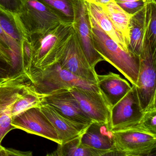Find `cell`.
Here are the masks:
<instances>
[{"label": "cell", "instance_id": "cell-3", "mask_svg": "<svg viewBox=\"0 0 156 156\" xmlns=\"http://www.w3.org/2000/svg\"><path fill=\"white\" fill-rule=\"evenodd\" d=\"M73 30V22L64 21L46 32L29 38L34 51L33 66L44 69L57 63Z\"/></svg>", "mask_w": 156, "mask_h": 156}, {"label": "cell", "instance_id": "cell-14", "mask_svg": "<svg viewBox=\"0 0 156 156\" xmlns=\"http://www.w3.org/2000/svg\"><path fill=\"white\" fill-rule=\"evenodd\" d=\"M38 108L54 128L61 144L83 134L91 124H83L71 120L48 104H42Z\"/></svg>", "mask_w": 156, "mask_h": 156}, {"label": "cell", "instance_id": "cell-6", "mask_svg": "<svg viewBox=\"0 0 156 156\" xmlns=\"http://www.w3.org/2000/svg\"><path fill=\"white\" fill-rule=\"evenodd\" d=\"M140 66L136 88L141 109L156 100V51L145 40L139 55Z\"/></svg>", "mask_w": 156, "mask_h": 156}, {"label": "cell", "instance_id": "cell-13", "mask_svg": "<svg viewBox=\"0 0 156 156\" xmlns=\"http://www.w3.org/2000/svg\"><path fill=\"white\" fill-rule=\"evenodd\" d=\"M43 104L52 106L62 115L76 122L86 124L93 122L82 112L69 88H61L45 94Z\"/></svg>", "mask_w": 156, "mask_h": 156}, {"label": "cell", "instance_id": "cell-32", "mask_svg": "<svg viewBox=\"0 0 156 156\" xmlns=\"http://www.w3.org/2000/svg\"><path fill=\"white\" fill-rule=\"evenodd\" d=\"M0 51L4 53L5 54H7L9 55L10 56L9 54V53L5 51H4V50L2 48V47H1V46H0Z\"/></svg>", "mask_w": 156, "mask_h": 156}, {"label": "cell", "instance_id": "cell-23", "mask_svg": "<svg viewBox=\"0 0 156 156\" xmlns=\"http://www.w3.org/2000/svg\"><path fill=\"white\" fill-rule=\"evenodd\" d=\"M0 46L9 54L15 72L22 70L21 47L15 41L8 36L0 26Z\"/></svg>", "mask_w": 156, "mask_h": 156}, {"label": "cell", "instance_id": "cell-5", "mask_svg": "<svg viewBox=\"0 0 156 156\" xmlns=\"http://www.w3.org/2000/svg\"><path fill=\"white\" fill-rule=\"evenodd\" d=\"M30 82L27 74L17 73L0 84V156L5 147L2 142L9 131L15 129L12 125V110L16 99Z\"/></svg>", "mask_w": 156, "mask_h": 156}, {"label": "cell", "instance_id": "cell-10", "mask_svg": "<svg viewBox=\"0 0 156 156\" xmlns=\"http://www.w3.org/2000/svg\"><path fill=\"white\" fill-rule=\"evenodd\" d=\"M133 85L126 94L110 108V128L112 131L130 128L136 126L143 114Z\"/></svg>", "mask_w": 156, "mask_h": 156}, {"label": "cell", "instance_id": "cell-21", "mask_svg": "<svg viewBox=\"0 0 156 156\" xmlns=\"http://www.w3.org/2000/svg\"><path fill=\"white\" fill-rule=\"evenodd\" d=\"M99 5L108 15L115 27L125 37L129 46L130 21L132 15L124 11L115 0L106 4Z\"/></svg>", "mask_w": 156, "mask_h": 156}, {"label": "cell", "instance_id": "cell-2", "mask_svg": "<svg viewBox=\"0 0 156 156\" xmlns=\"http://www.w3.org/2000/svg\"><path fill=\"white\" fill-rule=\"evenodd\" d=\"M32 84L37 91L47 94L61 88L74 87L99 90L97 83L84 80L56 63L44 69L32 67L27 73Z\"/></svg>", "mask_w": 156, "mask_h": 156}, {"label": "cell", "instance_id": "cell-7", "mask_svg": "<svg viewBox=\"0 0 156 156\" xmlns=\"http://www.w3.org/2000/svg\"><path fill=\"white\" fill-rule=\"evenodd\" d=\"M112 132L119 156H149L156 149V135L134 128Z\"/></svg>", "mask_w": 156, "mask_h": 156}, {"label": "cell", "instance_id": "cell-27", "mask_svg": "<svg viewBox=\"0 0 156 156\" xmlns=\"http://www.w3.org/2000/svg\"><path fill=\"white\" fill-rule=\"evenodd\" d=\"M21 55L22 69L27 73L32 67L34 56L32 44L29 38L24 39L21 44Z\"/></svg>", "mask_w": 156, "mask_h": 156}, {"label": "cell", "instance_id": "cell-29", "mask_svg": "<svg viewBox=\"0 0 156 156\" xmlns=\"http://www.w3.org/2000/svg\"><path fill=\"white\" fill-rule=\"evenodd\" d=\"M13 75L14 71L11 60L0 55V84Z\"/></svg>", "mask_w": 156, "mask_h": 156}, {"label": "cell", "instance_id": "cell-20", "mask_svg": "<svg viewBox=\"0 0 156 156\" xmlns=\"http://www.w3.org/2000/svg\"><path fill=\"white\" fill-rule=\"evenodd\" d=\"M45 95L38 92L30 81L23 88L20 95L16 99L12 106V119L28 109L39 107L43 104Z\"/></svg>", "mask_w": 156, "mask_h": 156}, {"label": "cell", "instance_id": "cell-17", "mask_svg": "<svg viewBox=\"0 0 156 156\" xmlns=\"http://www.w3.org/2000/svg\"><path fill=\"white\" fill-rule=\"evenodd\" d=\"M89 16L99 25L101 29L126 51H129L126 40L116 29L108 15L101 6L94 2L85 0Z\"/></svg>", "mask_w": 156, "mask_h": 156}, {"label": "cell", "instance_id": "cell-31", "mask_svg": "<svg viewBox=\"0 0 156 156\" xmlns=\"http://www.w3.org/2000/svg\"><path fill=\"white\" fill-rule=\"evenodd\" d=\"M89 1L94 2H95L97 4L104 5V4H106L109 3V2L112 1L113 0H89Z\"/></svg>", "mask_w": 156, "mask_h": 156}, {"label": "cell", "instance_id": "cell-19", "mask_svg": "<svg viewBox=\"0 0 156 156\" xmlns=\"http://www.w3.org/2000/svg\"><path fill=\"white\" fill-rule=\"evenodd\" d=\"M146 6L132 15L130 19L129 51L138 56L143 49L146 40Z\"/></svg>", "mask_w": 156, "mask_h": 156}, {"label": "cell", "instance_id": "cell-8", "mask_svg": "<svg viewBox=\"0 0 156 156\" xmlns=\"http://www.w3.org/2000/svg\"><path fill=\"white\" fill-rule=\"evenodd\" d=\"M57 63L76 76L97 83V74L88 62L73 27L70 37L58 56Z\"/></svg>", "mask_w": 156, "mask_h": 156}, {"label": "cell", "instance_id": "cell-22", "mask_svg": "<svg viewBox=\"0 0 156 156\" xmlns=\"http://www.w3.org/2000/svg\"><path fill=\"white\" fill-rule=\"evenodd\" d=\"M0 26L5 33L15 41L20 47L23 40L28 38L17 15L6 11L1 7Z\"/></svg>", "mask_w": 156, "mask_h": 156}, {"label": "cell", "instance_id": "cell-16", "mask_svg": "<svg viewBox=\"0 0 156 156\" xmlns=\"http://www.w3.org/2000/svg\"><path fill=\"white\" fill-rule=\"evenodd\" d=\"M98 87L110 108L121 100L131 89L129 83L119 75L110 72L107 74H97Z\"/></svg>", "mask_w": 156, "mask_h": 156}, {"label": "cell", "instance_id": "cell-11", "mask_svg": "<svg viewBox=\"0 0 156 156\" xmlns=\"http://www.w3.org/2000/svg\"><path fill=\"white\" fill-rule=\"evenodd\" d=\"M82 112L92 122L110 125V107L100 90L69 88Z\"/></svg>", "mask_w": 156, "mask_h": 156}, {"label": "cell", "instance_id": "cell-9", "mask_svg": "<svg viewBox=\"0 0 156 156\" xmlns=\"http://www.w3.org/2000/svg\"><path fill=\"white\" fill-rule=\"evenodd\" d=\"M74 17L73 27L81 48L92 68L104 59L95 49L89 13L85 0H72Z\"/></svg>", "mask_w": 156, "mask_h": 156}, {"label": "cell", "instance_id": "cell-28", "mask_svg": "<svg viewBox=\"0 0 156 156\" xmlns=\"http://www.w3.org/2000/svg\"><path fill=\"white\" fill-rule=\"evenodd\" d=\"M119 6L130 15H133L149 3H156V0H115Z\"/></svg>", "mask_w": 156, "mask_h": 156}, {"label": "cell", "instance_id": "cell-12", "mask_svg": "<svg viewBox=\"0 0 156 156\" xmlns=\"http://www.w3.org/2000/svg\"><path fill=\"white\" fill-rule=\"evenodd\" d=\"M12 125L15 129L43 137L58 144L61 143L54 128L39 108L24 111L12 119Z\"/></svg>", "mask_w": 156, "mask_h": 156}, {"label": "cell", "instance_id": "cell-25", "mask_svg": "<svg viewBox=\"0 0 156 156\" xmlns=\"http://www.w3.org/2000/svg\"><path fill=\"white\" fill-rule=\"evenodd\" d=\"M143 111V115L138 123L130 128L156 135V100L151 102Z\"/></svg>", "mask_w": 156, "mask_h": 156}, {"label": "cell", "instance_id": "cell-33", "mask_svg": "<svg viewBox=\"0 0 156 156\" xmlns=\"http://www.w3.org/2000/svg\"><path fill=\"white\" fill-rule=\"evenodd\" d=\"M2 55V52L1 51H0V55Z\"/></svg>", "mask_w": 156, "mask_h": 156}, {"label": "cell", "instance_id": "cell-26", "mask_svg": "<svg viewBox=\"0 0 156 156\" xmlns=\"http://www.w3.org/2000/svg\"><path fill=\"white\" fill-rule=\"evenodd\" d=\"M145 28L146 40L149 42L151 48L156 51V3L146 5Z\"/></svg>", "mask_w": 156, "mask_h": 156}, {"label": "cell", "instance_id": "cell-4", "mask_svg": "<svg viewBox=\"0 0 156 156\" xmlns=\"http://www.w3.org/2000/svg\"><path fill=\"white\" fill-rule=\"evenodd\" d=\"M17 16L29 38L43 34L65 21L38 0H24Z\"/></svg>", "mask_w": 156, "mask_h": 156}, {"label": "cell", "instance_id": "cell-1", "mask_svg": "<svg viewBox=\"0 0 156 156\" xmlns=\"http://www.w3.org/2000/svg\"><path fill=\"white\" fill-rule=\"evenodd\" d=\"M89 19L94 45L97 51L104 61L116 68L132 85H136L139 70V56L123 50L106 34L90 16Z\"/></svg>", "mask_w": 156, "mask_h": 156}, {"label": "cell", "instance_id": "cell-18", "mask_svg": "<svg viewBox=\"0 0 156 156\" xmlns=\"http://www.w3.org/2000/svg\"><path fill=\"white\" fill-rule=\"evenodd\" d=\"M83 134L64 143L58 144L57 149L52 153L47 154V156H109V153L108 151L96 149L83 144L82 141Z\"/></svg>", "mask_w": 156, "mask_h": 156}, {"label": "cell", "instance_id": "cell-30", "mask_svg": "<svg viewBox=\"0 0 156 156\" xmlns=\"http://www.w3.org/2000/svg\"><path fill=\"white\" fill-rule=\"evenodd\" d=\"M24 0H0V7L12 14H19Z\"/></svg>", "mask_w": 156, "mask_h": 156}, {"label": "cell", "instance_id": "cell-24", "mask_svg": "<svg viewBox=\"0 0 156 156\" xmlns=\"http://www.w3.org/2000/svg\"><path fill=\"white\" fill-rule=\"evenodd\" d=\"M65 21L73 22V8L72 0H38Z\"/></svg>", "mask_w": 156, "mask_h": 156}, {"label": "cell", "instance_id": "cell-15", "mask_svg": "<svg viewBox=\"0 0 156 156\" xmlns=\"http://www.w3.org/2000/svg\"><path fill=\"white\" fill-rule=\"evenodd\" d=\"M82 141L88 147L108 151L109 156H119L115 148L109 124L92 122L82 135Z\"/></svg>", "mask_w": 156, "mask_h": 156}]
</instances>
